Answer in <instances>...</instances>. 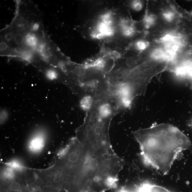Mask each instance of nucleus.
Here are the masks:
<instances>
[{"instance_id": "obj_26", "label": "nucleus", "mask_w": 192, "mask_h": 192, "mask_svg": "<svg viewBox=\"0 0 192 192\" xmlns=\"http://www.w3.org/2000/svg\"><path fill=\"white\" fill-rule=\"evenodd\" d=\"M32 54L30 52H25L22 53V56L23 59L27 60H30L32 57Z\"/></svg>"}, {"instance_id": "obj_17", "label": "nucleus", "mask_w": 192, "mask_h": 192, "mask_svg": "<svg viewBox=\"0 0 192 192\" xmlns=\"http://www.w3.org/2000/svg\"><path fill=\"white\" fill-rule=\"evenodd\" d=\"M87 69L85 66H78L74 69V71L76 75L78 77H82L86 74Z\"/></svg>"}, {"instance_id": "obj_22", "label": "nucleus", "mask_w": 192, "mask_h": 192, "mask_svg": "<svg viewBox=\"0 0 192 192\" xmlns=\"http://www.w3.org/2000/svg\"><path fill=\"white\" fill-rule=\"evenodd\" d=\"M46 75L48 78L51 80L55 79L57 77V73L55 71L53 70L47 71L46 72Z\"/></svg>"}, {"instance_id": "obj_8", "label": "nucleus", "mask_w": 192, "mask_h": 192, "mask_svg": "<svg viewBox=\"0 0 192 192\" xmlns=\"http://www.w3.org/2000/svg\"><path fill=\"white\" fill-rule=\"evenodd\" d=\"M157 18L154 14L147 13L143 20V24L145 29L149 30L153 27L156 24Z\"/></svg>"}, {"instance_id": "obj_31", "label": "nucleus", "mask_w": 192, "mask_h": 192, "mask_svg": "<svg viewBox=\"0 0 192 192\" xmlns=\"http://www.w3.org/2000/svg\"><path fill=\"white\" fill-rule=\"evenodd\" d=\"M117 192H133L125 188H121Z\"/></svg>"}, {"instance_id": "obj_37", "label": "nucleus", "mask_w": 192, "mask_h": 192, "mask_svg": "<svg viewBox=\"0 0 192 192\" xmlns=\"http://www.w3.org/2000/svg\"><path fill=\"white\" fill-rule=\"evenodd\" d=\"M191 14L192 15V11H191Z\"/></svg>"}, {"instance_id": "obj_13", "label": "nucleus", "mask_w": 192, "mask_h": 192, "mask_svg": "<svg viewBox=\"0 0 192 192\" xmlns=\"http://www.w3.org/2000/svg\"><path fill=\"white\" fill-rule=\"evenodd\" d=\"M180 36L173 33H167L165 34L159 39V42L162 44L170 42L175 40L176 39Z\"/></svg>"}, {"instance_id": "obj_28", "label": "nucleus", "mask_w": 192, "mask_h": 192, "mask_svg": "<svg viewBox=\"0 0 192 192\" xmlns=\"http://www.w3.org/2000/svg\"><path fill=\"white\" fill-rule=\"evenodd\" d=\"M14 36L13 32H9L8 33H7L5 35V39L7 41H10L14 38Z\"/></svg>"}, {"instance_id": "obj_16", "label": "nucleus", "mask_w": 192, "mask_h": 192, "mask_svg": "<svg viewBox=\"0 0 192 192\" xmlns=\"http://www.w3.org/2000/svg\"><path fill=\"white\" fill-rule=\"evenodd\" d=\"M100 21L110 25L113 24V18L112 14L108 12L101 16Z\"/></svg>"}, {"instance_id": "obj_32", "label": "nucleus", "mask_w": 192, "mask_h": 192, "mask_svg": "<svg viewBox=\"0 0 192 192\" xmlns=\"http://www.w3.org/2000/svg\"><path fill=\"white\" fill-rule=\"evenodd\" d=\"M42 182V179L40 177H37L35 179V182L37 184H40Z\"/></svg>"}, {"instance_id": "obj_24", "label": "nucleus", "mask_w": 192, "mask_h": 192, "mask_svg": "<svg viewBox=\"0 0 192 192\" xmlns=\"http://www.w3.org/2000/svg\"><path fill=\"white\" fill-rule=\"evenodd\" d=\"M61 187V188L64 191H68L70 190L71 188V186L68 182L64 181L62 182Z\"/></svg>"}, {"instance_id": "obj_33", "label": "nucleus", "mask_w": 192, "mask_h": 192, "mask_svg": "<svg viewBox=\"0 0 192 192\" xmlns=\"http://www.w3.org/2000/svg\"><path fill=\"white\" fill-rule=\"evenodd\" d=\"M49 187L47 186L46 185L43 186L42 188V190L43 191L46 192L49 190Z\"/></svg>"}, {"instance_id": "obj_21", "label": "nucleus", "mask_w": 192, "mask_h": 192, "mask_svg": "<svg viewBox=\"0 0 192 192\" xmlns=\"http://www.w3.org/2000/svg\"><path fill=\"white\" fill-rule=\"evenodd\" d=\"M5 177L7 179H10L14 177L13 171L10 168L7 169L4 172Z\"/></svg>"}, {"instance_id": "obj_25", "label": "nucleus", "mask_w": 192, "mask_h": 192, "mask_svg": "<svg viewBox=\"0 0 192 192\" xmlns=\"http://www.w3.org/2000/svg\"><path fill=\"white\" fill-rule=\"evenodd\" d=\"M10 188L13 191H18L20 188V185L17 182H13L10 185Z\"/></svg>"}, {"instance_id": "obj_30", "label": "nucleus", "mask_w": 192, "mask_h": 192, "mask_svg": "<svg viewBox=\"0 0 192 192\" xmlns=\"http://www.w3.org/2000/svg\"><path fill=\"white\" fill-rule=\"evenodd\" d=\"M39 27H40L39 24L38 23H35V24H34L33 26H32V30L33 31H36L38 30Z\"/></svg>"}, {"instance_id": "obj_6", "label": "nucleus", "mask_w": 192, "mask_h": 192, "mask_svg": "<svg viewBox=\"0 0 192 192\" xmlns=\"http://www.w3.org/2000/svg\"><path fill=\"white\" fill-rule=\"evenodd\" d=\"M165 50L163 47H156L152 51L150 58L154 62L165 63Z\"/></svg>"}, {"instance_id": "obj_11", "label": "nucleus", "mask_w": 192, "mask_h": 192, "mask_svg": "<svg viewBox=\"0 0 192 192\" xmlns=\"http://www.w3.org/2000/svg\"><path fill=\"white\" fill-rule=\"evenodd\" d=\"M149 45L150 43L149 41L141 39L136 41L135 44L136 50L141 52L146 50L149 47Z\"/></svg>"}, {"instance_id": "obj_4", "label": "nucleus", "mask_w": 192, "mask_h": 192, "mask_svg": "<svg viewBox=\"0 0 192 192\" xmlns=\"http://www.w3.org/2000/svg\"><path fill=\"white\" fill-rule=\"evenodd\" d=\"M101 101L100 100L98 107L99 115L104 119L112 117L115 112L112 105L109 103Z\"/></svg>"}, {"instance_id": "obj_34", "label": "nucleus", "mask_w": 192, "mask_h": 192, "mask_svg": "<svg viewBox=\"0 0 192 192\" xmlns=\"http://www.w3.org/2000/svg\"><path fill=\"white\" fill-rule=\"evenodd\" d=\"M52 179V176L48 174L46 176V179L47 181H50Z\"/></svg>"}, {"instance_id": "obj_27", "label": "nucleus", "mask_w": 192, "mask_h": 192, "mask_svg": "<svg viewBox=\"0 0 192 192\" xmlns=\"http://www.w3.org/2000/svg\"><path fill=\"white\" fill-rule=\"evenodd\" d=\"M41 55L45 59H49L52 54L49 50H44L42 52Z\"/></svg>"}, {"instance_id": "obj_9", "label": "nucleus", "mask_w": 192, "mask_h": 192, "mask_svg": "<svg viewBox=\"0 0 192 192\" xmlns=\"http://www.w3.org/2000/svg\"><path fill=\"white\" fill-rule=\"evenodd\" d=\"M44 139L41 136H37L34 138L31 143V149L35 151H38L43 146Z\"/></svg>"}, {"instance_id": "obj_23", "label": "nucleus", "mask_w": 192, "mask_h": 192, "mask_svg": "<svg viewBox=\"0 0 192 192\" xmlns=\"http://www.w3.org/2000/svg\"><path fill=\"white\" fill-rule=\"evenodd\" d=\"M8 165L11 168H13L15 169H20L22 168V166L19 163L15 161H12L8 163Z\"/></svg>"}, {"instance_id": "obj_20", "label": "nucleus", "mask_w": 192, "mask_h": 192, "mask_svg": "<svg viewBox=\"0 0 192 192\" xmlns=\"http://www.w3.org/2000/svg\"><path fill=\"white\" fill-rule=\"evenodd\" d=\"M14 39L15 43L18 45L22 44L25 41L24 37L19 34L15 35Z\"/></svg>"}, {"instance_id": "obj_36", "label": "nucleus", "mask_w": 192, "mask_h": 192, "mask_svg": "<svg viewBox=\"0 0 192 192\" xmlns=\"http://www.w3.org/2000/svg\"><path fill=\"white\" fill-rule=\"evenodd\" d=\"M191 126L192 127V121L191 122Z\"/></svg>"}, {"instance_id": "obj_10", "label": "nucleus", "mask_w": 192, "mask_h": 192, "mask_svg": "<svg viewBox=\"0 0 192 192\" xmlns=\"http://www.w3.org/2000/svg\"><path fill=\"white\" fill-rule=\"evenodd\" d=\"M25 43L29 47H35L38 42V39L36 36L33 34H29L25 37Z\"/></svg>"}, {"instance_id": "obj_15", "label": "nucleus", "mask_w": 192, "mask_h": 192, "mask_svg": "<svg viewBox=\"0 0 192 192\" xmlns=\"http://www.w3.org/2000/svg\"><path fill=\"white\" fill-rule=\"evenodd\" d=\"M131 6L134 11L138 12L142 10L144 6V4L142 1L137 0L132 2Z\"/></svg>"}, {"instance_id": "obj_3", "label": "nucleus", "mask_w": 192, "mask_h": 192, "mask_svg": "<svg viewBox=\"0 0 192 192\" xmlns=\"http://www.w3.org/2000/svg\"><path fill=\"white\" fill-rule=\"evenodd\" d=\"M133 192H172L164 187L148 182H142L136 187Z\"/></svg>"}, {"instance_id": "obj_29", "label": "nucleus", "mask_w": 192, "mask_h": 192, "mask_svg": "<svg viewBox=\"0 0 192 192\" xmlns=\"http://www.w3.org/2000/svg\"><path fill=\"white\" fill-rule=\"evenodd\" d=\"M8 48V45L5 42H2L0 44V49L1 51L6 50Z\"/></svg>"}, {"instance_id": "obj_19", "label": "nucleus", "mask_w": 192, "mask_h": 192, "mask_svg": "<svg viewBox=\"0 0 192 192\" xmlns=\"http://www.w3.org/2000/svg\"><path fill=\"white\" fill-rule=\"evenodd\" d=\"M126 66L129 68L135 67L137 64L136 60L133 57H130L127 59L126 61Z\"/></svg>"}, {"instance_id": "obj_18", "label": "nucleus", "mask_w": 192, "mask_h": 192, "mask_svg": "<svg viewBox=\"0 0 192 192\" xmlns=\"http://www.w3.org/2000/svg\"><path fill=\"white\" fill-rule=\"evenodd\" d=\"M110 96L112 99L117 100L118 102L122 97L121 92L119 89H116L112 90L111 92Z\"/></svg>"}, {"instance_id": "obj_7", "label": "nucleus", "mask_w": 192, "mask_h": 192, "mask_svg": "<svg viewBox=\"0 0 192 192\" xmlns=\"http://www.w3.org/2000/svg\"><path fill=\"white\" fill-rule=\"evenodd\" d=\"M94 99L93 96L87 94L83 96L80 102V107L85 112H88L93 106Z\"/></svg>"}, {"instance_id": "obj_12", "label": "nucleus", "mask_w": 192, "mask_h": 192, "mask_svg": "<svg viewBox=\"0 0 192 192\" xmlns=\"http://www.w3.org/2000/svg\"><path fill=\"white\" fill-rule=\"evenodd\" d=\"M161 15L163 19L169 23L173 22L175 18V13L172 10H164L162 13Z\"/></svg>"}, {"instance_id": "obj_5", "label": "nucleus", "mask_w": 192, "mask_h": 192, "mask_svg": "<svg viewBox=\"0 0 192 192\" xmlns=\"http://www.w3.org/2000/svg\"><path fill=\"white\" fill-rule=\"evenodd\" d=\"M120 27L122 35L126 38H131L136 33L135 27L128 20H122L120 23Z\"/></svg>"}, {"instance_id": "obj_1", "label": "nucleus", "mask_w": 192, "mask_h": 192, "mask_svg": "<svg viewBox=\"0 0 192 192\" xmlns=\"http://www.w3.org/2000/svg\"><path fill=\"white\" fill-rule=\"evenodd\" d=\"M145 165L168 174L180 155L191 146L190 140L180 129L168 124L154 125L134 131Z\"/></svg>"}, {"instance_id": "obj_35", "label": "nucleus", "mask_w": 192, "mask_h": 192, "mask_svg": "<svg viewBox=\"0 0 192 192\" xmlns=\"http://www.w3.org/2000/svg\"><path fill=\"white\" fill-rule=\"evenodd\" d=\"M46 185L49 187V188H51L52 186V183L51 181H48L46 182Z\"/></svg>"}, {"instance_id": "obj_2", "label": "nucleus", "mask_w": 192, "mask_h": 192, "mask_svg": "<svg viewBox=\"0 0 192 192\" xmlns=\"http://www.w3.org/2000/svg\"><path fill=\"white\" fill-rule=\"evenodd\" d=\"M114 29L112 25L100 21L96 25L91 35L92 38L100 39L112 36L114 35Z\"/></svg>"}, {"instance_id": "obj_14", "label": "nucleus", "mask_w": 192, "mask_h": 192, "mask_svg": "<svg viewBox=\"0 0 192 192\" xmlns=\"http://www.w3.org/2000/svg\"><path fill=\"white\" fill-rule=\"evenodd\" d=\"M29 22L24 18H21L16 23V27L21 31L26 30L29 27Z\"/></svg>"}]
</instances>
